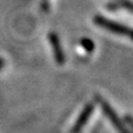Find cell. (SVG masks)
Masks as SVG:
<instances>
[{
	"label": "cell",
	"instance_id": "obj_2",
	"mask_svg": "<svg viewBox=\"0 0 133 133\" xmlns=\"http://www.w3.org/2000/svg\"><path fill=\"white\" fill-rule=\"evenodd\" d=\"M97 101L100 103V105H101L103 112L105 113L107 118L110 120V122L112 123V125H113L116 130H118V132L119 133H129V131L127 130L125 128H124L122 122L120 121V119L118 118V115H116V113L113 111V109L110 107L109 103L105 102L104 100H103L101 97H99V95H97Z\"/></svg>",
	"mask_w": 133,
	"mask_h": 133
},
{
	"label": "cell",
	"instance_id": "obj_1",
	"mask_svg": "<svg viewBox=\"0 0 133 133\" xmlns=\"http://www.w3.org/2000/svg\"><path fill=\"white\" fill-rule=\"evenodd\" d=\"M94 22L97 24H99L100 27L104 28V29H107V30H109L111 32L118 33V35H122V36H127V37H130L131 39H133V30L122 26V24L110 21V20L103 18V17H101V16L94 17Z\"/></svg>",
	"mask_w": 133,
	"mask_h": 133
},
{
	"label": "cell",
	"instance_id": "obj_3",
	"mask_svg": "<svg viewBox=\"0 0 133 133\" xmlns=\"http://www.w3.org/2000/svg\"><path fill=\"white\" fill-rule=\"evenodd\" d=\"M49 41H50V44H51V47H52L53 53H55V59L57 61V63L59 65H62L64 63L63 50H62V48H61L59 38H58V36L56 35L55 32H50L49 33Z\"/></svg>",
	"mask_w": 133,
	"mask_h": 133
},
{
	"label": "cell",
	"instance_id": "obj_7",
	"mask_svg": "<svg viewBox=\"0 0 133 133\" xmlns=\"http://www.w3.org/2000/svg\"><path fill=\"white\" fill-rule=\"evenodd\" d=\"M2 65H3V61H2V59H0V69H1Z\"/></svg>",
	"mask_w": 133,
	"mask_h": 133
},
{
	"label": "cell",
	"instance_id": "obj_4",
	"mask_svg": "<svg viewBox=\"0 0 133 133\" xmlns=\"http://www.w3.org/2000/svg\"><path fill=\"white\" fill-rule=\"evenodd\" d=\"M92 111H93V105L92 104H87L85 105V108L82 111V113L78 118L76 124H74V127H73L72 131H71L72 133H77V132H79V131L81 130V129L83 128V125L85 124V122L88 121V119L90 118V115H91V113H92Z\"/></svg>",
	"mask_w": 133,
	"mask_h": 133
},
{
	"label": "cell",
	"instance_id": "obj_5",
	"mask_svg": "<svg viewBox=\"0 0 133 133\" xmlns=\"http://www.w3.org/2000/svg\"><path fill=\"white\" fill-rule=\"evenodd\" d=\"M81 44H82V47L83 48H85V50L87 51H92L93 50V48H94V45H93V42L91 40H89V39H82V41H81Z\"/></svg>",
	"mask_w": 133,
	"mask_h": 133
},
{
	"label": "cell",
	"instance_id": "obj_6",
	"mask_svg": "<svg viewBox=\"0 0 133 133\" xmlns=\"http://www.w3.org/2000/svg\"><path fill=\"white\" fill-rule=\"evenodd\" d=\"M127 120H128V121H129V122H130V123H131V125L133 127V121H132V120H131L130 118H127Z\"/></svg>",
	"mask_w": 133,
	"mask_h": 133
}]
</instances>
